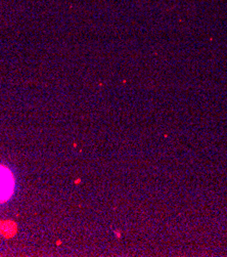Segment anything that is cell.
<instances>
[{"label": "cell", "mask_w": 227, "mask_h": 257, "mask_svg": "<svg viewBox=\"0 0 227 257\" xmlns=\"http://www.w3.org/2000/svg\"><path fill=\"white\" fill-rule=\"evenodd\" d=\"M15 179L11 170L0 165V203L8 201L14 193Z\"/></svg>", "instance_id": "1"}]
</instances>
